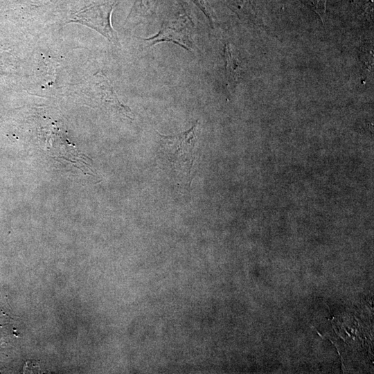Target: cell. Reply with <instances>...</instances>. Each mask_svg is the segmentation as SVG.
Here are the masks:
<instances>
[{
	"label": "cell",
	"mask_w": 374,
	"mask_h": 374,
	"mask_svg": "<svg viewBox=\"0 0 374 374\" xmlns=\"http://www.w3.org/2000/svg\"><path fill=\"white\" fill-rule=\"evenodd\" d=\"M158 0H141V3L145 6L147 8V11L152 8Z\"/></svg>",
	"instance_id": "7"
},
{
	"label": "cell",
	"mask_w": 374,
	"mask_h": 374,
	"mask_svg": "<svg viewBox=\"0 0 374 374\" xmlns=\"http://www.w3.org/2000/svg\"><path fill=\"white\" fill-rule=\"evenodd\" d=\"M197 124L173 135L160 136L159 153L170 168L178 174L189 175L196 158Z\"/></svg>",
	"instance_id": "1"
},
{
	"label": "cell",
	"mask_w": 374,
	"mask_h": 374,
	"mask_svg": "<svg viewBox=\"0 0 374 374\" xmlns=\"http://www.w3.org/2000/svg\"><path fill=\"white\" fill-rule=\"evenodd\" d=\"M199 8V9L204 13L206 17L208 19L211 26L213 25V19L211 14L210 9L208 8V5L204 0H192Z\"/></svg>",
	"instance_id": "6"
},
{
	"label": "cell",
	"mask_w": 374,
	"mask_h": 374,
	"mask_svg": "<svg viewBox=\"0 0 374 374\" xmlns=\"http://www.w3.org/2000/svg\"><path fill=\"white\" fill-rule=\"evenodd\" d=\"M226 73L229 81L234 82L238 80L240 69L238 60L233 53L231 46L228 44L225 47Z\"/></svg>",
	"instance_id": "4"
},
{
	"label": "cell",
	"mask_w": 374,
	"mask_h": 374,
	"mask_svg": "<svg viewBox=\"0 0 374 374\" xmlns=\"http://www.w3.org/2000/svg\"><path fill=\"white\" fill-rule=\"evenodd\" d=\"M142 39L146 43L147 47L161 42H170L177 44L186 50L191 48L190 31L186 24L181 19L166 24L157 34Z\"/></svg>",
	"instance_id": "3"
},
{
	"label": "cell",
	"mask_w": 374,
	"mask_h": 374,
	"mask_svg": "<svg viewBox=\"0 0 374 374\" xmlns=\"http://www.w3.org/2000/svg\"><path fill=\"white\" fill-rule=\"evenodd\" d=\"M113 9L114 5L108 3L91 6L75 15L73 21L95 29L110 42L116 44L118 42L117 34L111 24Z\"/></svg>",
	"instance_id": "2"
},
{
	"label": "cell",
	"mask_w": 374,
	"mask_h": 374,
	"mask_svg": "<svg viewBox=\"0 0 374 374\" xmlns=\"http://www.w3.org/2000/svg\"><path fill=\"white\" fill-rule=\"evenodd\" d=\"M309 1L311 7L323 20L326 13L327 0H309Z\"/></svg>",
	"instance_id": "5"
}]
</instances>
